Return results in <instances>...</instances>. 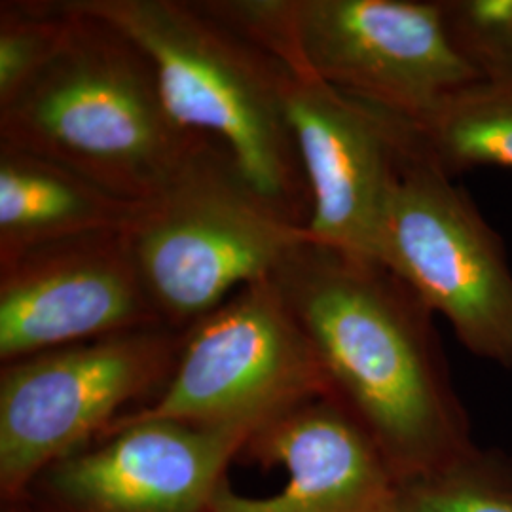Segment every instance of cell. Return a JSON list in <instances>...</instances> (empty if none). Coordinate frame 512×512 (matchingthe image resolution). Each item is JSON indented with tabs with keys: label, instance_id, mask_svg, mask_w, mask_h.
<instances>
[{
	"label": "cell",
	"instance_id": "18",
	"mask_svg": "<svg viewBox=\"0 0 512 512\" xmlns=\"http://www.w3.org/2000/svg\"><path fill=\"white\" fill-rule=\"evenodd\" d=\"M0 512H44L29 497H19L10 501H0Z\"/></svg>",
	"mask_w": 512,
	"mask_h": 512
},
{
	"label": "cell",
	"instance_id": "4",
	"mask_svg": "<svg viewBox=\"0 0 512 512\" xmlns=\"http://www.w3.org/2000/svg\"><path fill=\"white\" fill-rule=\"evenodd\" d=\"M203 2L287 71L410 124L480 82L454 50L439 0Z\"/></svg>",
	"mask_w": 512,
	"mask_h": 512
},
{
	"label": "cell",
	"instance_id": "12",
	"mask_svg": "<svg viewBox=\"0 0 512 512\" xmlns=\"http://www.w3.org/2000/svg\"><path fill=\"white\" fill-rule=\"evenodd\" d=\"M283 467L281 492L245 497L220 486L209 512H395L401 482L365 429L330 397L300 404L262 425L238 461Z\"/></svg>",
	"mask_w": 512,
	"mask_h": 512
},
{
	"label": "cell",
	"instance_id": "3",
	"mask_svg": "<svg viewBox=\"0 0 512 512\" xmlns=\"http://www.w3.org/2000/svg\"><path fill=\"white\" fill-rule=\"evenodd\" d=\"M147 54L165 105L188 131L215 139L247 181L308 224L310 196L285 114V65L203 0H65Z\"/></svg>",
	"mask_w": 512,
	"mask_h": 512
},
{
	"label": "cell",
	"instance_id": "6",
	"mask_svg": "<svg viewBox=\"0 0 512 512\" xmlns=\"http://www.w3.org/2000/svg\"><path fill=\"white\" fill-rule=\"evenodd\" d=\"M183 332L129 330L0 368V501L27 494L55 461L152 403L173 376Z\"/></svg>",
	"mask_w": 512,
	"mask_h": 512
},
{
	"label": "cell",
	"instance_id": "9",
	"mask_svg": "<svg viewBox=\"0 0 512 512\" xmlns=\"http://www.w3.org/2000/svg\"><path fill=\"white\" fill-rule=\"evenodd\" d=\"M285 114L310 196L311 243L378 262L399 181L401 118L294 71Z\"/></svg>",
	"mask_w": 512,
	"mask_h": 512
},
{
	"label": "cell",
	"instance_id": "16",
	"mask_svg": "<svg viewBox=\"0 0 512 512\" xmlns=\"http://www.w3.org/2000/svg\"><path fill=\"white\" fill-rule=\"evenodd\" d=\"M71 27L73 14L61 0L0 2V107L54 59Z\"/></svg>",
	"mask_w": 512,
	"mask_h": 512
},
{
	"label": "cell",
	"instance_id": "5",
	"mask_svg": "<svg viewBox=\"0 0 512 512\" xmlns=\"http://www.w3.org/2000/svg\"><path fill=\"white\" fill-rule=\"evenodd\" d=\"M165 327L184 332L306 243V224L247 181L215 139L145 205L128 232Z\"/></svg>",
	"mask_w": 512,
	"mask_h": 512
},
{
	"label": "cell",
	"instance_id": "15",
	"mask_svg": "<svg viewBox=\"0 0 512 512\" xmlns=\"http://www.w3.org/2000/svg\"><path fill=\"white\" fill-rule=\"evenodd\" d=\"M395 512H512V465L480 450L435 475L401 484Z\"/></svg>",
	"mask_w": 512,
	"mask_h": 512
},
{
	"label": "cell",
	"instance_id": "11",
	"mask_svg": "<svg viewBox=\"0 0 512 512\" xmlns=\"http://www.w3.org/2000/svg\"><path fill=\"white\" fill-rule=\"evenodd\" d=\"M249 437L183 421H114L46 467L25 497L44 512H209Z\"/></svg>",
	"mask_w": 512,
	"mask_h": 512
},
{
	"label": "cell",
	"instance_id": "13",
	"mask_svg": "<svg viewBox=\"0 0 512 512\" xmlns=\"http://www.w3.org/2000/svg\"><path fill=\"white\" fill-rule=\"evenodd\" d=\"M145 205L63 165L0 145V262L63 239L128 234Z\"/></svg>",
	"mask_w": 512,
	"mask_h": 512
},
{
	"label": "cell",
	"instance_id": "1",
	"mask_svg": "<svg viewBox=\"0 0 512 512\" xmlns=\"http://www.w3.org/2000/svg\"><path fill=\"white\" fill-rule=\"evenodd\" d=\"M342 404L404 484L476 448L435 313L384 264L306 243L274 275Z\"/></svg>",
	"mask_w": 512,
	"mask_h": 512
},
{
	"label": "cell",
	"instance_id": "17",
	"mask_svg": "<svg viewBox=\"0 0 512 512\" xmlns=\"http://www.w3.org/2000/svg\"><path fill=\"white\" fill-rule=\"evenodd\" d=\"M448 38L480 82H512V0H439Z\"/></svg>",
	"mask_w": 512,
	"mask_h": 512
},
{
	"label": "cell",
	"instance_id": "8",
	"mask_svg": "<svg viewBox=\"0 0 512 512\" xmlns=\"http://www.w3.org/2000/svg\"><path fill=\"white\" fill-rule=\"evenodd\" d=\"M321 397H330L325 368L274 277H266L184 330L162 393L116 421H183L253 435Z\"/></svg>",
	"mask_w": 512,
	"mask_h": 512
},
{
	"label": "cell",
	"instance_id": "7",
	"mask_svg": "<svg viewBox=\"0 0 512 512\" xmlns=\"http://www.w3.org/2000/svg\"><path fill=\"white\" fill-rule=\"evenodd\" d=\"M403 122L380 264L442 315L478 359L512 368V268L503 239Z\"/></svg>",
	"mask_w": 512,
	"mask_h": 512
},
{
	"label": "cell",
	"instance_id": "2",
	"mask_svg": "<svg viewBox=\"0 0 512 512\" xmlns=\"http://www.w3.org/2000/svg\"><path fill=\"white\" fill-rule=\"evenodd\" d=\"M73 14L54 59L0 107V145L63 165L112 194L150 202L211 137L165 105L147 54L103 19Z\"/></svg>",
	"mask_w": 512,
	"mask_h": 512
},
{
	"label": "cell",
	"instance_id": "10",
	"mask_svg": "<svg viewBox=\"0 0 512 512\" xmlns=\"http://www.w3.org/2000/svg\"><path fill=\"white\" fill-rule=\"evenodd\" d=\"M165 327L126 232L63 239L0 262V363Z\"/></svg>",
	"mask_w": 512,
	"mask_h": 512
},
{
	"label": "cell",
	"instance_id": "14",
	"mask_svg": "<svg viewBox=\"0 0 512 512\" xmlns=\"http://www.w3.org/2000/svg\"><path fill=\"white\" fill-rule=\"evenodd\" d=\"M406 124L450 177L478 167L512 169V82H475Z\"/></svg>",
	"mask_w": 512,
	"mask_h": 512
}]
</instances>
